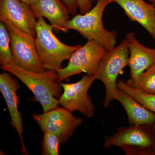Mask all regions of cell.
Wrapping results in <instances>:
<instances>
[{"mask_svg": "<svg viewBox=\"0 0 155 155\" xmlns=\"http://www.w3.org/2000/svg\"><path fill=\"white\" fill-rule=\"evenodd\" d=\"M1 68L17 78L27 86L41 105L43 112L58 107V99L63 94V89L58 82L57 72L51 70L41 72H30L13 63L1 66Z\"/></svg>", "mask_w": 155, "mask_h": 155, "instance_id": "cell-1", "label": "cell"}, {"mask_svg": "<svg viewBox=\"0 0 155 155\" xmlns=\"http://www.w3.org/2000/svg\"><path fill=\"white\" fill-rule=\"evenodd\" d=\"M110 0H97L96 4L90 11L84 14H76L69 19L65 29L76 31L87 40H94L104 47L107 51L112 49L117 43V33L107 30L103 24L104 11Z\"/></svg>", "mask_w": 155, "mask_h": 155, "instance_id": "cell-2", "label": "cell"}, {"mask_svg": "<svg viewBox=\"0 0 155 155\" xmlns=\"http://www.w3.org/2000/svg\"><path fill=\"white\" fill-rule=\"evenodd\" d=\"M53 30V26L47 23L43 17L37 19L35 43L39 58L47 70L57 72L63 68V62L69 60L81 45L65 44L55 36Z\"/></svg>", "mask_w": 155, "mask_h": 155, "instance_id": "cell-3", "label": "cell"}, {"mask_svg": "<svg viewBox=\"0 0 155 155\" xmlns=\"http://www.w3.org/2000/svg\"><path fill=\"white\" fill-rule=\"evenodd\" d=\"M129 57L127 41L125 38L119 45L106 51L100 61L94 76L95 80L101 81L105 87L106 95L104 103L105 108L109 107L112 101L117 99V78L128 65Z\"/></svg>", "mask_w": 155, "mask_h": 155, "instance_id": "cell-4", "label": "cell"}, {"mask_svg": "<svg viewBox=\"0 0 155 155\" xmlns=\"http://www.w3.org/2000/svg\"><path fill=\"white\" fill-rule=\"evenodd\" d=\"M155 135L152 125H129L120 127L117 132L105 137L104 147L116 146L127 155H154Z\"/></svg>", "mask_w": 155, "mask_h": 155, "instance_id": "cell-5", "label": "cell"}, {"mask_svg": "<svg viewBox=\"0 0 155 155\" xmlns=\"http://www.w3.org/2000/svg\"><path fill=\"white\" fill-rule=\"evenodd\" d=\"M5 24L11 36L12 63L30 72H41L46 70L39 58L35 38L10 23Z\"/></svg>", "mask_w": 155, "mask_h": 155, "instance_id": "cell-6", "label": "cell"}, {"mask_svg": "<svg viewBox=\"0 0 155 155\" xmlns=\"http://www.w3.org/2000/svg\"><path fill=\"white\" fill-rule=\"evenodd\" d=\"M106 51L97 42L87 40L72 54L67 66L57 71L58 82L82 72L94 75Z\"/></svg>", "mask_w": 155, "mask_h": 155, "instance_id": "cell-7", "label": "cell"}, {"mask_svg": "<svg viewBox=\"0 0 155 155\" xmlns=\"http://www.w3.org/2000/svg\"><path fill=\"white\" fill-rule=\"evenodd\" d=\"M95 78L87 74L73 83L61 82L64 91L58 99L59 104L70 112L78 111L88 119L95 115V107L88 91Z\"/></svg>", "mask_w": 155, "mask_h": 155, "instance_id": "cell-8", "label": "cell"}, {"mask_svg": "<svg viewBox=\"0 0 155 155\" xmlns=\"http://www.w3.org/2000/svg\"><path fill=\"white\" fill-rule=\"evenodd\" d=\"M32 117L43 132L56 134L61 144L66 143L75 129L83 123L81 118L74 116L63 107H58L41 114H33Z\"/></svg>", "mask_w": 155, "mask_h": 155, "instance_id": "cell-9", "label": "cell"}, {"mask_svg": "<svg viewBox=\"0 0 155 155\" xmlns=\"http://www.w3.org/2000/svg\"><path fill=\"white\" fill-rule=\"evenodd\" d=\"M36 18L33 11L20 0H0V21L10 23L36 37Z\"/></svg>", "mask_w": 155, "mask_h": 155, "instance_id": "cell-10", "label": "cell"}, {"mask_svg": "<svg viewBox=\"0 0 155 155\" xmlns=\"http://www.w3.org/2000/svg\"><path fill=\"white\" fill-rule=\"evenodd\" d=\"M12 75V74H11ZM11 73L7 72L0 74V91L8 110L11 117V124L16 130L22 143L21 153L28 155V151L23 141V121L22 114L18 110L19 98L17 91L20 87L16 78L12 77Z\"/></svg>", "mask_w": 155, "mask_h": 155, "instance_id": "cell-11", "label": "cell"}, {"mask_svg": "<svg viewBox=\"0 0 155 155\" xmlns=\"http://www.w3.org/2000/svg\"><path fill=\"white\" fill-rule=\"evenodd\" d=\"M116 3L131 22H138L155 40V5L144 0H110Z\"/></svg>", "mask_w": 155, "mask_h": 155, "instance_id": "cell-12", "label": "cell"}, {"mask_svg": "<svg viewBox=\"0 0 155 155\" xmlns=\"http://www.w3.org/2000/svg\"><path fill=\"white\" fill-rule=\"evenodd\" d=\"M125 38L129 53V79L134 80L155 63V48H147L141 44L135 37L134 32L127 33Z\"/></svg>", "mask_w": 155, "mask_h": 155, "instance_id": "cell-13", "label": "cell"}, {"mask_svg": "<svg viewBox=\"0 0 155 155\" xmlns=\"http://www.w3.org/2000/svg\"><path fill=\"white\" fill-rule=\"evenodd\" d=\"M30 8L37 19L46 18L56 32H67L65 25L70 19V14L61 0H37Z\"/></svg>", "mask_w": 155, "mask_h": 155, "instance_id": "cell-14", "label": "cell"}, {"mask_svg": "<svg viewBox=\"0 0 155 155\" xmlns=\"http://www.w3.org/2000/svg\"><path fill=\"white\" fill-rule=\"evenodd\" d=\"M117 101L121 103L126 111L129 125H152L155 123L154 113L119 88Z\"/></svg>", "mask_w": 155, "mask_h": 155, "instance_id": "cell-15", "label": "cell"}, {"mask_svg": "<svg viewBox=\"0 0 155 155\" xmlns=\"http://www.w3.org/2000/svg\"><path fill=\"white\" fill-rule=\"evenodd\" d=\"M117 87L130 95L145 107L155 114V94L148 93L134 88L122 80L117 82Z\"/></svg>", "mask_w": 155, "mask_h": 155, "instance_id": "cell-16", "label": "cell"}, {"mask_svg": "<svg viewBox=\"0 0 155 155\" xmlns=\"http://www.w3.org/2000/svg\"><path fill=\"white\" fill-rule=\"evenodd\" d=\"M127 85L145 92L155 94V62L134 80L129 79Z\"/></svg>", "mask_w": 155, "mask_h": 155, "instance_id": "cell-17", "label": "cell"}, {"mask_svg": "<svg viewBox=\"0 0 155 155\" xmlns=\"http://www.w3.org/2000/svg\"><path fill=\"white\" fill-rule=\"evenodd\" d=\"M13 62L11 38L5 23L0 22V64L1 66Z\"/></svg>", "mask_w": 155, "mask_h": 155, "instance_id": "cell-18", "label": "cell"}, {"mask_svg": "<svg viewBox=\"0 0 155 155\" xmlns=\"http://www.w3.org/2000/svg\"><path fill=\"white\" fill-rule=\"evenodd\" d=\"M41 144V155H59V146L61 143L56 134L48 131L44 132Z\"/></svg>", "mask_w": 155, "mask_h": 155, "instance_id": "cell-19", "label": "cell"}, {"mask_svg": "<svg viewBox=\"0 0 155 155\" xmlns=\"http://www.w3.org/2000/svg\"><path fill=\"white\" fill-rule=\"evenodd\" d=\"M67 7L70 14L72 16H75L77 14L78 7L76 0H61Z\"/></svg>", "mask_w": 155, "mask_h": 155, "instance_id": "cell-20", "label": "cell"}, {"mask_svg": "<svg viewBox=\"0 0 155 155\" xmlns=\"http://www.w3.org/2000/svg\"><path fill=\"white\" fill-rule=\"evenodd\" d=\"M78 8L81 14H84L90 11L92 4L89 0H76Z\"/></svg>", "mask_w": 155, "mask_h": 155, "instance_id": "cell-21", "label": "cell"}, {"mask_svg": "<svg viewBox=\"0 0 155 155\" xmlns=\"http://www.w3.org/2000/svg\"><path fill=\"white\" fill-rule=\"evenodd\" d=\"M20 1L30 7L36 2L37 0H20Z\"/></svg>", "mask_w": 155, "mask_h": 155, "instance_id": "cell-22", "label": "cell"}, {"mask_svg": "<svg viewBox=\"0 0 155 155\" xmlns=\"http://www.w3.org/2000/svg\"><path fill=\"white\" fill-rule=\"evenodd\" d=\"M148 1L150 3L155 5V0H148Z\"/></svg>", "mask_w": 155, "mask_h": 155, "instance_id": "cell-23", "label": "cell"}, {"mask_svg": "<svg viewBox=\"0 0 155 155\" xmlns=\"http://www.w3.org/2000/svg\"><path fill=\"white\" fill-rule=\"evenodd\" d=\"M152 126L153 130L154 133L155 135V123L153 125H152Z\"/></svg>", "mask_w": 155, "mask_h": 155, "instance_id": "cell-24", "label": "cell"}, {"mask_svg": "<svg viewBox=\"0 0 155 155\" xmlns=\"http://www.w3.org/2000/svg\"><path fill=\"white\" fill-rule=\"evenodd\" d=\"M89 1L90 2L91 4L93 5V4L94 2L96 1V0H89Z\"/></svg>", "mask_w": 155, "mask_h": 155, "instance_id": "cell-25", "label": "cell"}, {"mask_svg": "<svg viewBox=\"0 0 155 155\" xmlns=\"http://www.w3.org/2000/svg\"><path fill=\"white\" fill-rule=\"evenodd\" d=\"M153 155H155V146L153 149Z\"/></svg>", "mask_w": 155, "mask_h": 155, "instance_id": "cell-26", "label": "cell"}]
</instances>
